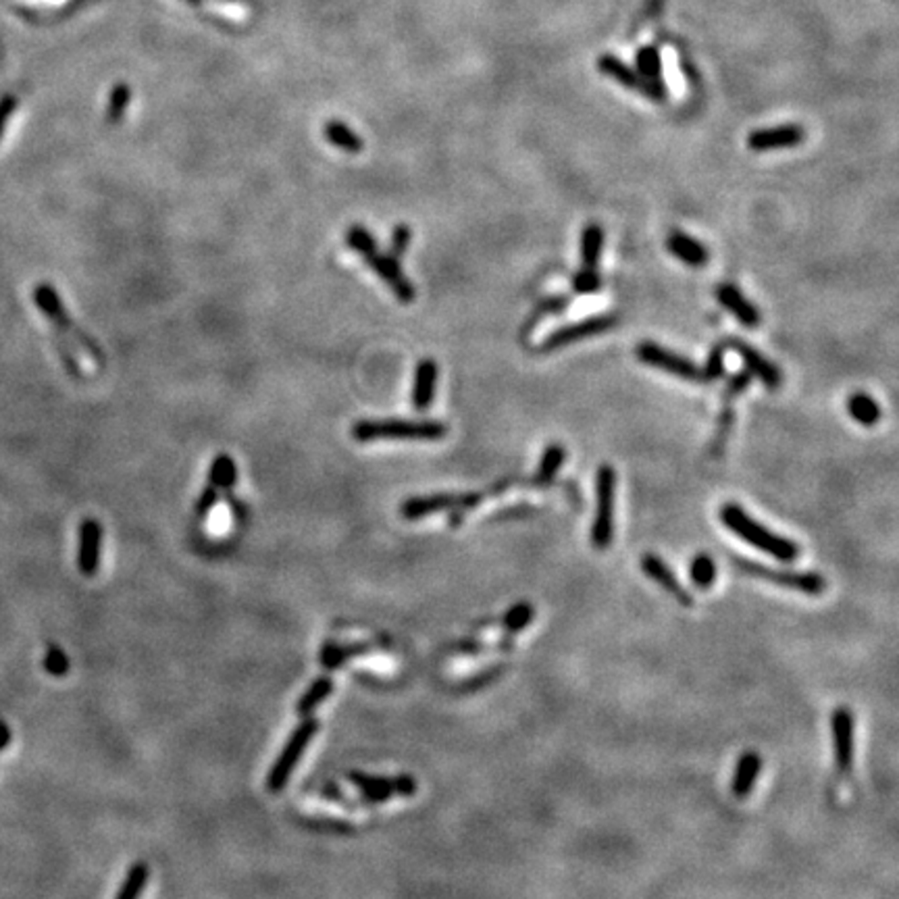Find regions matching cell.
I'll return each instance as SVG.
<instances>
[{
  "label": "cell",
  "instance_id": "cell-1",
  "mask_svg": "<svg viewBox=\"0 0 899 899\" xmlns=\"http://www.w3.org/2000/svg\"><path fill=\"white\" fill-rule=\"evenodd\" d=\"M720 521L722 525L739 537V540L754 545L756 550L764 552V554L780 560V563H795V560L800 558L801 548L798 543L787 540L783 535H777L775 532H770V529H766L756 519H751L741 506H737L733 502L722 506Z\"/></svg>",
  "mask_w": 899,
  "mask_h": 899
},
{
  "label": "cell",
  "instance_id": "cell-2",
  "mask_svg": "<svg viewBox=\"0 0 899 899\" xmlns=\"http://www.w3.org/2000/svg\"><path fill=\"white\" fill-rule=\"evenodd\" d=\"M448 436V427L439 421H407V418H383L371 421L363 418L352 425V438L360 444L377 439H404V441H436Z\"/></svg>",
  "mask_w": 899,
  "mask_h": 899
},
{
  "label": "cell",
  "instance_id": "cell-3",
  "mask_svg": "<svg viewBox=\"0 0 899 899\" xmlns=\"http://www.w3.org/2000/svg\"><path fill=\"white\" fill-rule=\"evenodd\" d=\"M32 296H34V305L38 306V311L46 316V321L55 327V334L67 337L69 342L71 340L78 342L96 365H105V352H102L100 346L88 336V331H84L82 327H78L76 323H73L69 311L65 308L61 296H58V292L53 285L46 282L38 284L34 287Z\"/></svg>",
  "mask_w": 899,
  "mask_h": 899
},
{
  "label": "cell",
  "instance_id": "cell-4",
  "mask_svg": "<svg viewBox=\"0 0 899 899\" xmlns=\"http://www.w3.org/2000/svg\"><path fill=\"white\" fill-rule=\"evenodd\" d=\"M483 502L481 491L467 493H433V496L408 498L400 504V514L407 521H418L436 512H450V525H459L460 514Z\"/></svg>",
  "mask_w": 899,
  "mask_h": 899
},
{
  "label": "cell",
  "instance_id": "cell-5",
  "mask_svg": "<svg viewBox=\"0 0 899 899\" xmlns=\"http://www.w3.org/2000/svg\"><path fill=\"white\" fill-rule=\"evenodd\" d=\"M615 491L616 473L610 464H602L595 473V514L592 522V543L606 550L615 537Z\"/></svg>",
  "mask_w": 899,
  "mask_h": 899
},
{
  "label": "cell",
  "instance_id": "cell-6",
  "mask_svg": "<svg viewBox=\"0 0 899 899\" xmlns=\"http://www.w3.org/2000/svg\"><path fill=\"white\" fill-rule=\"evenodd\" d=\"M731 563L735 564L737 571L769 581L772 585L791 589V592H800L806 595H821L827 592V579L818 573L772 569V566H764L760 563H754V560H746V558H731Z\"/></svg>",
  "mask_w": 899,
  "mask_h": 899
},
{
  "label": "cell",
  "instance_id": "cell-7",
  "mask_svg": "<svg viewBox=\"0 0 899 899\" xmlns=\"http://www.w3.org/2000/svg\"><path fill=\"white\" fill-rule=\"evenodd\" d=\"M316 731H319V720L316 718L302 720L300 725L294 728V733L290 735V739H287L285 748L282 749V754L277 756L275 764L271 766L267 775V790L271 793H279L285 790L287 780H290L294 769H296L298 760L302 758V754H305L308 743L313 741Z\"/></svg>",
  "mask_w": 899,
  "mask_h": 899
},
{
  "label": "cell",
  "instance_id": "cell-8",
  "mask_svg": "<svg viewBox=\"0 0 899 899\" xmlns=\"http://www.w3.org/2000/svg\"><path fill=\"white\" fill-rule=\"evenodd\" d=\"M595 69H598L602 76L615 79L616 84L627 88V90L646 96V98H650L652 102H666L668 98V90L662 79H647L644 76H639L637 69L627 61H623L621 57L610 53L600 55L598 61H595Z\"/></svg>",
  "mask_w": 899,
  "mask_h": 899
},
{
  "label": "cell",
  "instance_id": "cell-9",
  "mask_svg": "<svg viewBox=\"0 0 899 899\" xmlns=\"http://www.w3.org/2000/svg\"><path fill=\"white\" fill-rule=\"evenodd\" d=\"M616 326H618V315H615V313L587 316V319H584V321L571 323V326H564V327H558V329L552 331V334L545 337L540 346H537V352H540V355H545V352H554V350L564 348V346H569V344L587 340V337H594V336H600V334H606V331H610Z\"/></svg>",
  "mask_w": 899,
  "mask_h": 899
},
{
  "label": "cell",
  "instance_id": "cell-10",
  "mask_svg": "<svg viewBox=\"0 0 899 899\" xmlns=\"http://www.w3.org/2000/svg\"><path fill=\"white\" fill-rule=\"evenodd\" d=\"M636 355L641 363L658 368V371L675 375V377L685 381H702V371H699V367L694 363V360H689L683 355H677V352L668 348H662V346L654 342H641L637 346Z\"/></svg>",
  "mask_w": 899,
  "mask_h": 899
},
{
  "label": "cell",
  "instance_id": "cell-11",
  "mask_svg": "<svg viewBox=\"0 0 899 899\" xmlns=\"http://www.w3.org/2000/svg\"><path fill=\"white\" fill-rule=\"evenodd\" d=\"M350 780L355 783L360 793L365 795L367 801H388L392 795H404V798H410V795L417 793V780L410 775H400L394 779H383V777H373L365 775V772H350Z\"/></svg>",
  "mask_w": 899,
  "mask_h": 899
},
{
  "label": "cell",
  "instance_id": "cell-12",
  "mask_svg": "<svg viewBox=\"0 0 899 899\" xmlns=\"http://www.w3.org/2000/svg\"><path fill=\"white\" fill-rule=\"evenodd\" d=\"M831 731L832 743H835V764L837 772L842 777H852L853 770V749H856V722H853V712L850 708H837L831 717Z\"/></svg>",
  "mask_w": 899,
  "mask_h": 899
},
{
  "label": "cell",
  "instance_id": "cell-13",
  "mask_svg": "<svg viewBox=\"0 0 899 899\" xmlns=\"http://www.w3.org/2000/svg\"><path fill=\"white\" fill-rule=\"evenodd\" d=\"M367 263V267L371 269L375 275H377L383 284H386L389 290H392L394 296L402 302V305H410L412 300L417 298L415 285L408 282V277L402 273L400 261L392 259L389 254L377 253L368 254L363 259Z\"/></svg>",
  "mask_w": 899,
  "mask_h": 899
},
{
  "label": "cell",
  "instance_id": "cell-14",
  "mask_svg": "<svg viewBox=\"0 0 899 899\" xmlns=\"http://www.w3.org/2000/svg\"><path fill=\"white\" fill-rule=\"evenodd\" d=\"M806 140V129L798 123L772 125V128L754 129L748 136V146L754 152H769L779 149H793Z\"/></svg>",
  "mask_w": 899,
  "mask_h": 899
},
{
  "label": "cell",
  "instance_id": "cell-15",
  "mask_svg": "<svg viewBox=\"0 0 899 899\" xmlns=\"http://www.w3.org/2000/svg\"><path fill=\"white\" fill-rule=\"evenodd\" d=\"M78 569L84 577H94L100 566L102 550V525L96 519H84L79 522L78 533Z\"/></svg>",
  "mask_w": 899,
  "mask_h": 899
},
{
  "label": "cell",
  "instance_id": "cell-16",
  "mask_svg": "<svg viewBox=\"0 0 899 899\" xmlns=\"http://www.w3.org/2000/svg\"><path fill=\"white\" fill-rule=\"evenodd\" d=\"M725 346L739 355V358L743 360V365H746V371L749 375H754V377L760 379L766 388L777 389L780 386V381H783V375H780L777 365L770 363V360L766 356H762L760 352L754 348V346H749L748 342L739 340V337H731V340L725 342Z\"/></svg>",
  "mask_w": 899,
  "mask_h": 899
},
{
  "label": "cell",
  "instance_id": "cell-17",
  "mask_svg": "<svg viewBox=\"0 0 899 899\" xmlns=\"http://www.w3.org/2000/svg\"><path fill=\"white\" fill-rule=\"evenodd\" d=\"M641 571H644L646 577H650L656 581L666 594L673 595V598L681 604V606H694V598L687 589L683 587V584L677 579V574L670 571V566L665 560L658 558L656 554H644L641 556Z\"/></svg>",
  "mask_w": 899,
  "mask_h": 899
},
{
  "label": "cell",
  "instance_id": "cell-18",
  "mask_svg": "<svg viewBox=\"0 0 899 899\" xmlns=\"http://www.w3.org/2000/svg\"><path fill=\"white\" fill-rule=\"evenodd\" d=\"M717 300L720 302V306L725 308V311L731 313L735 319L741 323L743 327L756 329L758 326H760V321H762L760 313H758V308L751 305L746 296H743L737 285L720 284L717 287Z\"/></svg>",
  "mask_w": 899,
  "mask_h": 899
},
{
  "label": "cell",
  "instance_id": "cell-19",
  "mask_svg": "<svg viewBox=\"0 0 899 899\" xmlns=\"http://www.w3.org/2000/svg\"><path fill=\"white\" fill-rule=\"evenodd\" d=\"M438 389V363L433 358H423L415 368L410 404L412 408L423 412L433 404Z\"/></svg>",
  "mask_w": 899,
  "mask_h": 899
},
{
  "label": "cell",
  "instance_id": "cell-20",
  "mask_svg": "<svg viewBox=\"0 0 899 899\" xmlns=\"http://www.w3.org/2000/svg\"><path fill=\"white\" fill-rule=\"evenodd\" d=\"M666 248H668V253L675 256V259H679L681 263L689 264V267H694V269L704 267V264L710 261L708 248H706L702 242L691 238V235H687L685 232L670 233L668 240H666Z\"/></svg>",
  "mask_w": 899,
  "mask_h": 899
},
{
  "label": "cell",
  "instance_id": "cell-21",
  "mask_svg": "<svg viewBox=\"0 0 899 899\" xmlns=\"http://www.w3.org/2000/svg\"><path fill=\"white\" fill-rule=\"evenodd\" d=\"M760 770H762L760 754H756V751H746V754L739 758L731 780V791L737 800L748 798V795L754 791Z\"/></svg>",
  "mask_w": 899,
  "mask_h": 899
},
{
  "label": "cell",
  "instance_id": "cell-22",
  "mask_svg": "<svg viewBox=\"0 0 899 899\" xmlns=\"http://www.w3.org/2000/svg\"><path fill=\"white\" fill-rule=\"evenodd\" d=\"M847 415H850L853 421L862 427H874L881 421V407L876 404L873 396H868L866 392H856L847 398L845 402Z\"/></svg>",
  "mask_w": 899,
  "mask_h": 899
},
{
  "label": "cell",
  "instance_id": "cell-23",
  "mask_svg": "<svg viewBox=\"0 0 899 899\" xmlns=\"http://www.w3.org/2000/svg\"><path fill=\"white\" fill-rule=\"evenodd\" d=\"M323 136H326L327 142L336 149H340L342 152L348 154H358L363 150V140L358 138V134L348 125L342 121H329L326 123V129H323Z\"/></svg>",
  "mask_w": 899,
  "mask_h": 899
},
{
  "label": "cell",
  "instance_id": "cell-24",
  "mask_svg": "<svg viewBox=\"0 0 899 899\" xmlns=\"http://www.w3.org/2000/svg\"><path fill=\"white\" fill-rule=\"evenodd\" d=\"M602 248H604V230L598 223H589L584 232H581V244H579V256L584 267H598V263L602 259Z\"/></svg>",
  "mask_w": 899,
  "mask_h": 899
},
{
  "label": "cell",
  "instance_id": "cell-25",
  "mask_svg": "<svg viewBox=\"0 0 899 899\" xmlns=\"http://www.w3.org/2000/svg\"><path fill=\"white\" fill-rule=\"evenodd\" d=\"M235 479H238V467L230 454H219L212 459L209 470V483L215 485L219 491L232 493L235 488Z\"/></svg>",
  "mask_w": 899,
  "mask_h": 899
},
{
  "label": "cell",
  "instance_id": "cell-26",
  "mask_svg": "<svg viewBox=\"0 0 899 899\" xmlns=\"http://www.w3.org/2000/svg\"><path fill=\"white\" fill-rule=\"evenodd\" d=\"M564 459H566V450L563 446H560V444L545 446L543 454H542V460H540V467H537V473L533 477V481L537 485H545V483L554 481L560 467H563Z\"/></svg>",
  "mask_w": 899,
  "mask_h": 899
},
{
  "label": "cell",
  "instance_id": "cell-27",
  "mask_svg": "<svg viewBox=\"0 0 899 899\" xmlns=\"http://www.w3.org/2000/svg\"><path fill=\"white\" fill-rule=\"evenodd\" d=\"M331 691H334V681H331L329 677H319V679H315L311 687L306 689V694L298 699L296 712L300 717H311V712L316 708V706L323 704V699H326Z\"/></svg>",
  "mask_w": 899,
  "mask_h": 899
},
{
  "label": "cell",
  "instance_id": "cell-28",
  "mask_svg": "<svg viewBox=\"0 0 899 899\" xmlns=\"http://www.w3.org/2000/svg\"><path fill=\"white\" fill-rule=\"evenodd\" d=\"M639 76L647 79H662V55L654 44H644L636 53V65Z\"/></svg>",
  "mask_w": 899,
  "mask_h": 899
},
{
  "label": "cell",
  "instance_id": "cell-29",
  "mask_svg": "<svg viewBox=\"0 0 899 899\" xmlns=\"http://www.w3.org/2000/svg\"><path fill=\"white\" fill-rule=\"evenodd\" d=\"M717 563H714V558L710 554H698L694 560H691V564H689V577H691V584H694L696 587L699 589H710L714 585V581H717Z\"/></svg>",
  "mask_w": 899,
  "mask_h": 899
},
{
  "label": "cell",
  "instance_id": "cell-30",
  "mask_svg": "<svg viewBox=\"0 0 899 899\" xmlns=\"http://www.w3.org/2000/svg\"><path fill=\"white\" fill-rule=\"evenodd\" d=\"M344 242H346V246L352 250V253H356L360 256V259H365V256L377 253L379 250L377 242H375V238H373V233L363 225H350L344 233Z\"/></svg>",
  "mask_w": 899,
  "mask_h": 899
},
{
  "label": "cell",
  "instance_id": "cell-31",
  "mask_svg": "<svg viewBox=\"0 0 899 899\" xmlns=\"http://www.w3.org/2000/svg\"><path fill=\"white\" fill-rule=\"evenodd\" d=\"M367 652H368V646L326 644L321 650V665L326 668H340L348 658H355V656L367 654Z\"/></svg>",
  "mask_w": 899,
  "mask_h": 899
},
{
  "label": "cell",
  "instance_id": "cell-32",
  "mask_svg": "<svg viewBox=\"0 0 899 899\" xmlns=\"http://www.w3.org/2000/svg\"><path fill=\"white\" fill-rule=\"evenodd\" d=\"M146 881H149V866H146L144 862H136V864L129 868L128 876H125L119 894H117V899H140L146 887Z\"/></svg>",
  "mask_w": 899,
  "mask_h": 899
},
{
  "label": "cell",
  "instance_id": "cell-33",
  "mask_svg": "<svg viewBox=\"0 0 899 899\" xmlns=\"http://www.w3.org/2000/svg\"><path fill=\"white\" fill-rule=\"evenodd\" d=\"M535 608L529 602H519L514 604L512 608H508V613L502 618V627L511 633V636H517L522 629L527 627L529 623L533 621Z\"/></svg>",
  "mask_w": 899,
  "mask_h": 899
},
{
  "label": "cell",
  "instance_id": "cell-34",
  "mask_svg": "<svg viewBox=\"0 0 899 899\" xmlns=\"http://www.w3.org/2000/svg\"><path fill=\"white\" fill-rule=\"evenodd\" d=\"M129 100H131V90H129V86H125V84H117L113 88V92H110V98H108V107H107V121L108 123H119L121 121V117L125 113V108H128L129 105Z\"/></svg>",
  "mask_w": 899,
  "mask_h": 899
},
{
  "label": "cell",
  "instance_id": "cell-35",
  "mask_svg": "<svg viewBox=\"0 0 899 899\" xmlns=\"http://www.w3.org/2000/svg\"><path fill=\"white\" fill-rule=\"evenodd\" d=\"M602 290V275L592 267H581L573 275V292L581 294V296H587V294H595Z\"/></svg>",
  "mask_w": 899,
  "mask_h": 899
},
{
  "label": "cell",
  "instance_id": "cell-36",
  "mask_svg": "<svg viewBox=\"0 0 899 899\" xmlns=\"http://www.w3.org/2000/svg\"><path fill=\"white\" fill-rule=\"evenodd\" d=\"M44 668L53 677H65L69 673V658L65 656L61 647L50 644L46 647V654H44Z\"/></svg>",
  "mask_w": 899,
  "mask_h": 899
},
{
  "label": "cell",
  "instance_id": "cell-37",
  "mask_svg": "<svg viewBox=\"0 0 899 899\" xmlns=\"http://www.w3.org/2000/svg\"><path fill=\"white\" fill-rule=\"evenodd\" d=\"M699 371H702V381L706 383L720 379L722 375H725V348H722V346H714L708 355V360H706V365L699 368Z\"/></svg>",
  "mask_w": 899,
  "mask_h": 899
},
{
  "label": "cell",
  "instance_id": "cell-38",
  "mask_svg": "<svg viewBox=\"0 0 899 899\" xmlns=\"http://www.w3.org/2000/svg\"><path fill=\"white\" fill-rule=\"evenodd\" d=\"M55 344H57L58 356H61L63 365H65V368H67V373L71 375V377H76V379L82 377V367H79L76 352H73L71 342L67 340V337L55 334Z\"/></svg>",
  "mask_w": 899,
  "mask_h": 899
},
{
  "label": "cell",
  "instance_id": "cell-39",
  "mask_svg": "<svg viewBox=\"0 0 899 899\" xmlns=\"http://www.w3.org/2000/svg\"><path fill=\"white\" fill-rule=\"evenodd\" d=\"M412 240V230L408 225H396L392 232V240H389V256L396 261H402V256L407 254V250L410 246Z\"/></svg>",
  "mask_w": 899,
  "mask_h": 899
},
{
  "label": "cell",
  "instance_id": "cell-40",
  "mask_svg": "<svg viewBox=\"0 0 899 899\" xmlns=\"http://www.w3.org/2000/svg\"><path fill=\"white\" fill-rule=\"evenodd\" d=\"M571 305V300L566 298V296H552V298H543L540 305H537V308L533 311L532 315V319H529V323L525 326V331L529 327H533L537 321L542 319V315H548V313H560V311H564L566 306Z\"/></svg>",
  "mask_w": 899,
  "mask_h": 899
},
{
  "label": "cell",
  "instance_id": "cell-41",
  "mask_svg": "<svg viewBox=\"0 0 899 899\" xmlns=\"http://www.w3.org/2000/svg\"><path fill=\"white\" fill-rule=\"evenodd\" d=\"M221 500V491L215 488V485H206L204 491L201 493V498H198V502H196V517L198 519H204L206 514H209L212 508L217 506V502Z\"/></svg>",
  "mask_w": 899,
  "mask_h": 899
},
{
  "label": "cell",
  "instance_id": "cell-42",
  "mask_svg": "<svg viewBox=\"0 0 899 899\" xmlns=\"http://www.w3.org/2000/svg\"><path fill=\"white\" fill-rule=\"evenodd\" d=\"M749 383H751V375L748 371H739V373L731 375V377H728V381H727V386H725L727 400H733L735 396L746 392V389L749 388Z\"/></svg>",
  "mask_w": 899,
  "mask_h": 899
},
{
  "label": "cell",
  "instance_id": "cell-43",
  "mask_svg": "<svg viewBox=\"0 0 899 899\" xmlns=\"http://www.w3.org/2000/svg\"><path fill=\"white\" fill-rule=\"evenodd\" d=\"M15 108H17V98H15V96H5V98H0V140L5 136L6 123H9Z\"/></svg>",
  "mask_w": 899,
  "mask_h": 899
},
{
  "label": "cell",
  "instance_id": "cell-44",
  "mask_svg": "<svg viewBox=\"0 0 899 899\" xmlns=\"http://www.w3.org/2000/svg\"><path fill=\"white\" fill-rule=\"evenodd\" d=\"M11 728L9 725H6L5 720H0V751L9 748V743H11Z\"/></svg>",
  "mask_w": 899,
  "mask_h": 899
},
{
  "label": "cell",
  "instance_id": "cell-45",
  "mask_svg": "<svg viewBox=\"0 0 899 899\" xmlns=\"http://www.w3.org/2000/svg\"><path fill=\"white\" fill-rule=\"evenodd\" d=\"M188 3H190V5H201L202 0H188Z\"/></svg>",
  "mask_w": 899,
  "mask_h": 899
}]
</instances>
